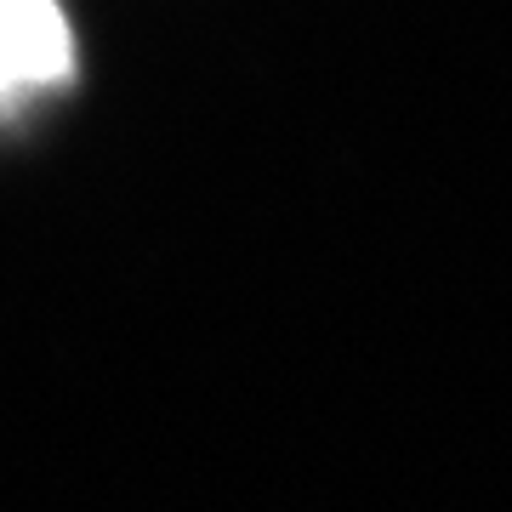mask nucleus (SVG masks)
<instances>
[{
  "label": "nucleus",
  "instance_id": "f257e3e1",
  "mask_svg": "<svg viewBox=\"0 0 512 512\" xmlns=\"http://www.w3.org/2000/svg\"><path fill=\"white\" fill-rule=\"evenodd\" d=\"M74 74V35L57 0H0V120L52 97Z\"/></svg>",
  "mask_w": 512,
  "mask_h": 512
}]
</instances>
